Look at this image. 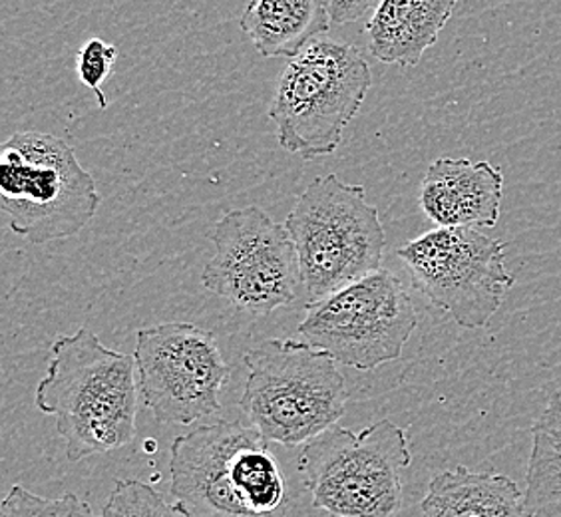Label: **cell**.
<instances>
[{
  "instance_id": "cell-1",
  "label": "cell",
  "mask_w": 561,
  "mask_h": 517,
  "mask_svg": "<svg viewBox=\"0 0 561 517\" xmlns=\"http://www.w3.org/2000/svg\"><path fill=\"white\" fill-rule=\"evenodd\" d=\"M140 394L136 358L106 348L96 333L82 326L50 346L48 370L34 402L55 416L66 458L80 462L134 440Z\"/></svg>"
},
{
  "instance_id": "cell-2",
  "label": "cell",
  "mask_w": 561,
  "mask_h": 517,
  "mask_svg": "<svg viewBox=\"0 0 561 517\" xmlns=\"http://www.w3.org/2000/svg\"><path fill=\"white\" fill-rule=\"evenodd\" d=\"M253 426L219 421L172 444V496L187 517H287L279 463Z\"/></svg>"
},
{
  "instance_id": "cell-3",
  "label": "cell",
  "mask_w": 561,
  "mask_h": 517,
  "mask_svg": "<svg viewBox=\"0 0 561 517\" xmlns=\"http://www.w3.org/2000/svg\"><path fill=\"white\" fill-rule=\"evenodd\" d=\"M285 227L291 235L301 291L317 302L382 269L387 235L365 187L345 184L336 173L307 185Z\"/></svg>"
},
{
  "instance_id": "cell-4",
  "label": "cell",
  "mask_w": 561,
  "mask_h": 517,
  "mask_svg": "<svg viewBox=\"0 0 561 517\" xmlns=\"http://www.w3.org/2000/svg\"><path fill=\"white\" fill-rule=\"evenodd\" d=\"M243 358L249 377L239 409L267 443L307 444L343 418L346 380L323 351L305 341L270 338Z\"/></svg>"
},
{
  "instance_id": "cell-5",
  "label": "cell",
  "mask_w": 561,
  "mask_h": 517,
  "mask_svg": "<svg viewBox=\"0 0 561 517\" xmlns=\"http://www.w3.org/2000/svg\"><path fill=\"white\" fill-rule=\"evenodd\" d=\"M370 87V66L355 44H309L283 68L271 100L280 148L309 162L333 156Z\"/></svg>"
},
{
  "instance_id": "cell-6",
  "label": "cell",
  "mask_w": 561,
  "mask_h": 517,
  "mask_svg": "<svg viewBox=\"0 0 561 517\" xmlns=\"http://www.w3.org/2000/svg\"><path fill=\"white\" fill-rule=\"evenodd\" d=\"M0 207L33 245L72 238L96 216V182L65 140L16 131L0 146Z\"/></svg>"
},
{
  "instance_id": "cell-7",
  "label": "cell",
  "mask_w": 561,
  "mask_h": 517,
  "mask_svg": "<svg viewBox=\"0 0 561 517\" xmlns=\"http://www.w3.org/2000/svg\"><path fill=\"white\" fill-rule=\"evenodd\" d=\"M412 462L407 430L378 421L365 430L331 426L302 446L299 472L313 506L333 517H394L402 470Z\"/></svg>"
},
{
  "instance_id": "cell-8",
  "label": "cell",
  "mask_w": 561,
  "mask_h": 517,
  "mask_svg": "<svg viewBox=\"0 0 561 517\" xmlns=\"http://www.w3.org/2000/svg\"><path fill=\"white\" fill-rule=\"evenodd\" d=\"M305 309L297 329L302 341L356 370L399 360L419 326L411 295L389 269L375 271Z\"/></svg>"
},
{
  "instance_id": "cell-9",
  "label": "cell",
  "mask_w": 561,
  "mask_h": 517,
  "mask_svg": "<svg viewBox=\"0 0 561 517\" xmlns=\"http://www.w3.org/2000/svg\"><path fill=\"white\" fill-rule=\"evenodd\" d=\"M414 289L462 329H484L516 279L504 243L470 227H436L397 251Z\"/></svg>"
},
{
  "instance_id": "cell-10",
  "label": "cell",
  "mask_w": 561,
  "mask_h": 517,
  "mask_svg": "<svg viewBox=\"0 0 561 517\" xmlns=\"http://www.w3.org/2000/svg\"><path fill=\"white\" fill-rule=\"evenodd\" d=\"M209 239L216 253L202 273L207 291L253 317L297 299L301 277L291 235L265 209L249 205L227 211Z\"/></svg>"
},
{
  "instance_id": "cell-11",
  "label": "cell",
  "mask_w": 561,
  "mask_h": 517,
  "mask_svg": "<svg viewBox=\"0 0 561 517\" xmlns=\"http://www.w3.org/2000/svg\"><path fill=\"white\" fill-rule=\"evenodd\" d=\"M134 358L141 399L156 421L185 426L221 409L229 367L214 333L190 323L146 326Z\"/></svg>"
},
{
  "instance_id": "cell-12",
  "label": "cell",
  "mask_w": 561,
  "mask_h": 517,
  "mask_svg": "<svg viewBox=\"0 0 561 517\" xmlns=\"http://www.w3.org/2000/svg\"><path fill=\"white\" fill-rule=\"evenodd\" d=\"M504 175L490 162L438 158L424 175L419 204L438 227L492 229L502 211Z\"/></svg>"
},
{
  "instance_id": "cell-13",
  "label": "cell",
  "mask_w": 561,
  "mask_h": 517,
  "mask_svg": "<svg viewBox=\"0 0 561 517\" xmlns=\"http://www.w3.org/2000/svg\"><path fill=\"white\" fill-rule=\"evenodd\" d=\"M460 0H382L365 26L378 62L414 68L436 44Z\"/></svg>"
},
{
  "instance_id": "cell-14",
  "label": "cell",
  "mask_w": 561,
  "mask_h": 517,
  "mask_svg": "<svg viewBox=\"0 0 561 517\" xmlns=\"http://www.w3.org/2000/svg\"><path fill=\"white\" fill-rule=\"evenodd\" d=\"M422 517H528L526 494L507 475L465 466L434 475Z\"/></svg>"
},
{
  "instance_id": "cell-15",
  "label": "cell",
  "mask_w": 561,
  "mask_h": 517,
  "mask_svg": "<svg viewBox=\"0 0 561 517\" xmlns=\"http://www.w3.org/2000/svg\"><path fill=\"white\" fill-rule=\"evenodd\" d=\"M331 24L327 0H249L239 19V28L261 56L289 60Z\"/></svg>"
},
{
  "instance_id": "cell-16",
  "label": "cell",
  "mask_w": 561,
  "mask_h": 517,
  "mask_svg": "<svg viewBox=\"0 0 561 517\" xmlns=\"http://www.w3.org/2000/svg\"><path fill=\"white\" fill-rule=\"evenodd\" d=\"M529 434L528 517H561V384L531 424Z\"/></svg>"
},
{
  "instance_id": "cell-17",
  "label": "cell",
  "mask_w": 561,
  "mask_h": 517,
  "mask_svg": "<svg viewBox=\"0 0 561 517\" xmlns=\"http://www.w3.org/2000/svg\"><path fill=\"white\" fill-rule=\"evenodd\" d=\"M102 517H187L175 504H168L150 484L140 480H116L102 509Z\"/></svg>"
},
{
  "instance_id": "cell-18",
  "label": "cell",
  "mask_w": 561,
  "mask_h": 517,
  "mask_svg": "<svg viewBox=\"0 0 561 517\" xmlns=\"http://www.w3.org/2000/svg\"><path fill=\"white\" fill-rule=\"evenodd\" d=\"M0 517H98L84 499L65 494L56 499L41 497L22 485H12L0 507ZM102 517V516H100Z\"/></svg>"
},
{
  "instance_id": "cell-19",
  "label": "cell",
  "mask_w": 561,
  "mask_h": 517,
  "mask_svg": "<svg viewBox=\"0 0 561 517\" xmlns=\"http://www.w3.org/2000/svg\"><path fill=\"white\" fill-rule=\"evenodd\" d=\"M116 60H118V48L102 38H90L76 55L78 80L96 94L98 104L102 110L108 106V97L104 96L102 84L114 72Z\"/></svg>"
},
{
  "instance_id": "cell-20",
  "label": "cell",
  "mask_w": 561,
  "mask_h": 517,
  "mask_svg": "<svg viewBox=\"0 0 561 517\" xmlns=\"http://www.w3.org/2000/svg\"><path fill=\"white\" fill-rule=\"evenodd\" d=\"M380 2L382 0H327V9L333 24L345 26L373 14Z\"/></svg>"
}]
</instances>
